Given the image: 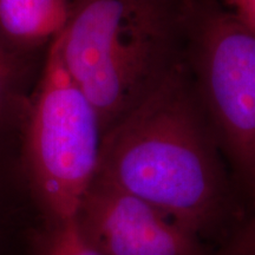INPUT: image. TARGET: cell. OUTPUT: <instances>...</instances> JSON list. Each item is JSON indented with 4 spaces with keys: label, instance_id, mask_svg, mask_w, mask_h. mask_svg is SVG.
<instances>
[{
    "label": "cell",
    "instance_id": "2",
    "mask_svg": "<svg viewBox=\"0 0 255 255\" xmlns=\"http://www.w3.org/2000/svg\"><path fill=\"white\" fill-rule=\"evenodd\" d=\"M190 0H69L57 36L69 76L103 135L174 68L177 28Z\"/></svg>",
    "mask_w": 255,
    "mask_h": 255
},
{
    "label": "cell",
    "instance_id": "8",
    "mask_svg": "<svg viewBox=\"0 0 255 255\" xmlns=\"http://www.w3.org/2000/svg\"><path fill=\"white\" fill-rule=\"evenodd\" d=\"M44 255H102L79 228L77 220L55 223Z\"/></svg>",
    "mask_w": 255,
    "mask_h": 255
},
{
    "label": "cell",
    "instance_id": "3",
    "mask_svg": "<svg viewBox=\"0 0 255 255\" xmlns=\"http://www.w3.org/2000/svg\"><path fill=\"white\" fill-rule=\"evenodd\" d=\"M24 120L25 158L41 205L55 223L76 219L97 173L103 129L66 71L57 37Z\"/></svg>",
    "mask_w": 255,
    "mask_h": 255
},
{
    "label": "cell",
    "instance_id": "9",
    "mask_svg": "<svg viewBox=\"0 0 255 255\" xmlns=\"http://www.w3.org/2000/svg\"><path fill=\"white\" fill-rule=\"evenodd\" d=\"M231 13L255 33V0H225Z\"/></svg>",
    "mask_w": 255,
    "mask_h": 255
},
{
    "label": "cell",
    "instance_id": "1",
    "mask_svg": "<svg viewBox=\"0 0 255 255\" xmlns=\"http://www.w3.org/2000/svg\"><path fill=\"white\" fill-rule=\"evenodd\" d=\"M214 138L196 94L175 65L104 132L95 178L200 238L218 221L225 202Z\"/></svg>",
    "mask_w": 255,
    "mask_h": 255
},
{
    "label": "cell",
    "instance_id": "5",
    "mask_svg": "<svg viewBox=\"0 0 255 255\" xmlns=\"http://www.w3.org/2000/svg\"><path fill=\"white\" fill-rule=\"evenodd\" d=\"M76 220L102 255H205L195 235L138 197L97 178Z\"/></svg>",
    "mask_w": 255,
    "mask_h": 255
},
{
    "label": "cell",
    "instance_id": "7",
    "mask_svg": "<svg viewBox=\"0 0 255 255\" xmlns=\"http://www.w3.org/2000/svg\"><path fill=\"white\" fill-rule=\"evenodd\" d=\"M24 52L0 31V123L18 114H25L27 62Z\"/></svg>",
    "mask_w": 255,
    "mask_h": 255
},
{
    "label": "cell",
    "instance_id": "4",
    "mask_svg": "<svg viewBox=\"0 0 255 255\" xmlns=\"http://www.w3.org/2000/svg\"><path fill=\"white\" fill-rule=\"evenodd\" d=\"M197 100L213 135L255 188V33L231 12L195 4Z\"/></svg>",
    "mask_w": 255,
    "mask_h": 255
},
{
    "label": "cell",
    "instance_id": "6",
    "mask_svg": "<svg viewBox=\"0 0 255 255\" xmlns=\"http://www.w3.org/2000/svg\"><path fill=\"white\" fill-rule=\"evenodd\" d=\"M68 15L69 0H0V31L24 51L51 43Z\"/></svg>",
    "mask_w": 255,
    "mask_h": 255
}]
</instances>
